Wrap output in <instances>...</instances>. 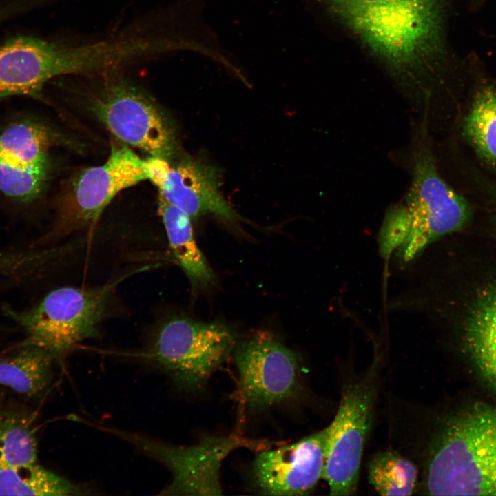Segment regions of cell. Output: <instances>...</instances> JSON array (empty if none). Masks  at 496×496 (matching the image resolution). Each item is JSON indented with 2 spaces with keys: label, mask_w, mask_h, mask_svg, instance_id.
<instances>
[{
  "label": "cell",
  "mask_w": 496,
  "mask_h": 496,
  "mask_svg": "<svg viewBox=\"0 0 496 496\" xmlns=\"http://www.w3.org/2000/svg\"><path fill=\"white\" fill-rule=\"evenodd\" d=\"M336 28L400 85L425 92L448 63V0H322Z\"/></svg>",
  "instance_id": "obj_1"
},
{
  "label": "cell",
  "mask_w": 496,
  "mask_h": 496,
  "mask_svg": "<svg viewBox=\"0 0 496 496\" xmlns=\"http://www.w3.org/2000/svg\"><path fill=\"white\" fill-rule=\"evenodd\" d=\"M428 442L421 489L431 495H496V406L450 415Z\"/></svg>",
  "instance_id": "obj_2"
},
{
  "label": "cell",
  "mask_w": 496,
  "mask_h": 496,
  "mask_svg": "<svg viewBox=\"0 0 496 496\" xmlns=\"http://www.w3.org/2000/svg\"><path fill=\"white\" fill-rule=\"evenodd\" d=\"M120 280L92 289L60 287L32 309H7L6 313L26 332L23 344L44 349L58 358L98 335L110 295Z\"/></svg>",
  "instance_id": "obj_3"
},
{
  "label": "cell",
  "mask_w": 496,
  "mask_h": 496,
  "mask_svg": "<svg viewBox=\"0 0 496 496\" xmlns=\"http://www.w3.org/2000/svg\"><path fill=\"white\" fill-rule=\"evenodd\" d=\"M380 362L376 358L361 374L344 385L334 420L326 428L322 478L333 496L355 493L364 448L373 426L377 402Z\"/></svg>",
  "instance_id": "obj_4"
},
{
  "label": "cell",
  "mask_w": 496,
  "mask_h": 496,
  "mask_svg": "<svg viewBox=\"0 0 496 496\" xmlns=\"http://www.w3.org/2000/svg\"><path fill=\"white\" fill-rule=\"evenodd\" d=\"M424 132L422 129L415 147L413 179L406 198L411 229L396 250L403 262L411 260L438 238L462 229L471 216L468 201L440 176Z\"/></svg>",
  "instance_id": "obj_5"
},
{
  "label": "cell",
  "mask_w": 496,
  "mask_h": 496,
  "mask_svg": "<svg viewBox=\"0 0 496 496\" xmlns=\"http://www.w3.org/2000/svg\"><path fill=\"white\" fill-rule=\"evenodd\" d=\"M234 345L224 324L176 316L159 329L149 355L176 384L194 389L204 384Z\"/></svg>",
  "instance_id": "obj_6"
},
{
  "label": "cell",
  "mask_w": 496,
  "mask_h": 496,
  "mask_svg": "<svg viewBox=\"0 0 496 496\" xmlns=\"http://www.w3.org/2000/svg\"><path fill=\"white\" fill-rule=\"evenodd\" d=\"M103 429L131 443L170 471L172 480L161 493L165 495H220V466L226 457L238 448L260 450L269 444L229 435L203 436L196 444L179 446L116 428Z\"/></svg>",
  "instance_id": "obj_7"
},
{
  "label": "cell",
  "mask_w": 496,
  "mask_h": 496,
  "mask_svg": "<svg viewBox=\"0 0 496 496\" xmlns=\"http://www.w3.org/2000/svg\"><path fill=\"white\" fill-rule=\"evenodd\" d=\"M94 116L125 144L169 160L176 139L170 123L138 87L123 79L102 82L90 94Z\"/></svg>",
  "instance_id": "obj_8"
},
{
  "label": "cell",
  "mask_w": 496,
  "mask_h": 496,
  "mask_svg": "<svg viewBox=\"0 0 496 496\" xmlns=\"http://www.w3.org/2000/svg\"><path fill=\"white\" fill-rule=\"evenodd\" d=\"M91 63L83 44L19 36L0 45V99L34 96L52 79L86 75Z\"/></svg>",
  "instance_id": "obj_9"
},
{
  "label": "cell",
  "mask_w": 496,
  "mask_h": 496,
  "mask_svg": "<svg viewBox=\"0 0 496 496\" xmlns=\"http://www.w3.org/2000/svg\"><path fill=\"white\" fill-rule=\"evenodd\" d=\"M240 393L260 410L291 398L300 387V370L292 351L272 335L260 332L241 342L235 353Z\"/></svg>",
  "instance_id": "obj_10"
},
{
  "label": "cell",
  "mask_w": 496,
  "mask_h": 496,
  "mask_svg": "<svg viewBox=\"0 0 496 496\" xmlns=\"http://www.w3.org/2000/svg\"><path fill=\"white\" fill-rule=\"evenodd\" d=\"M144 161L147 179L158 187L159 196L192 220L207 214L231 223L241 218L222 194L220 170L208 161L186 157L172 165L151 156Z\"/></svg>",
  "instance_id": "obj_11"
},
{
  "label": "cell",
  "mask_w": 496,
  "mask_h": 496,
  "mask_svg": "<svg viewBox=\"0 0 496 496\" xmlns=\"http://www.w3.org/2000/svg\"><path fill=\"white\" fill-rule=\"evenodd\" d=\"M327 428L293 444L260 451L251 471L258 492L267 495H308L322 478Z\"/></svg>",
  "instance_id": "obj_12"
},
{
  "label": "cell",
  "mask_w": 496,
  "mask_h": 496,
  "mask_svg": "<svg viewBox=\"0 0 496 496\" xmlns=\"http://www.w3.org/2000/svg\"><path fill=\"white\" fill-rule=\"evenodd\" d=\"M147 179L144 160L126 145L112 148L105 163L82 170L74 180L69 216L77 225L93 227L118 193Z\"/></svg>",
  "instance_id": "obj_13"
},
{
  "label": "cell",
  "mask_w": 496,
  "mask_h": 496,
  "mask_svg": "<svg viewBox=\"0 0 496 496\" xmlns=\"http://www.w3.org/2000/svg\"><path fill=\"white\" fill-rule=\"evenodd\" d=\"M464 341L478 374L496 393V281L482 289L468 311Z\"/></svg>",
  "instance_id": "obj_14"
},
{
  "label": "cell",
  "mask_w": 496,
  "mask_h": 496,
  "mask_svg": "<svg viewBox=\"0 0 496 496\" xmlns=\"http://www.w3.org/2000/svg\"><path fill=\"white\" fill-rule=\"evenodd\" d=\"M158 211L172 254L192 287L200 289L212 285L215 275L196 243L192 218L160 196Z\"/></svg>",
  "instance_id": "obj_15"
},
{
  "label": "cell",
  "mask_w": 496,
  "mask_h": 496,
  "mask_svg": "<svg viewBox=\"0 0 496 496\" xmlns=\"http://www.w3.org/2000/svg\"><path fill=\"white\" fill-rule=\"evenodd\" d=\"M55 359L44 349L23 344L16 354L0 360V384L28 397H39L50 385Z\"/></svg>",
  "instance_id": "obj_16"
},
{
  "label": "cell",
  "mask_w": 496,
  "mask_h": 496,
  "mask_svg": "<svg viewBox=\"0 0 496 496\" xmlns=\"http://www.w3.org/2000/svg\"><path fill=\"white\" fill-rule=\"evenodd\" d=\"M86 490L39 463L0 466V495H79Z\"/></svg>",
  "instance_id": "obj_17"
},
{
  "label": "cell",
  "mask_w": 496,
  "mask_h": 496,
  "mask_svg": "<svg viewBox=\"0 0 496 496\" xmlns=\"http://www.w3.org/2000/svg\"><path fill=\"white\" fill-rule=\"evenodd\" d=\"M462 132L478 156L496 169V87L487 85L477 91L464 117Z\"/></svg>",
  "instance_id": "obj_18"
},
{
  "label": "cell",
  "mask_w": 496,
  "mask_h": 496,
  "mask_svg": "<svg viewBox=\"0 0 496 496\" xmlns=\"http://www.w3.org/2000/svg\"><path fill=\"white\" fill-rule=\"evenodd\" d=\"M38 463L32 418L0 408V466L18 467Z\"/></svg>",
  "instance_id": "obj_19"
},
{
  "label": "cell",
  "mask_w": 496,
  "mask_h": 496,
  "mask_svg": "<svg viewBox=\"0 0 496 496\" xmlns=\"http://www.w3.org/2000/svg\"><path fill=\"white\" fill-rule=\"evenodd\" d=\"M53 136L45 127L32 122L14 124L0 134V159L22 166L48 162Z\"/></svg>",
  "instance_id": "obj_20"
},
{
  "label": "cell",
  "mask_w": 496,
  "mask_h": 496,
  "mask_svg": "<svg viewBox=\"0 0 496 496\" xmlns=\"http://www.w3.org/2000/svg\"><path fill=\"white\" fill-rule=\"evenodd\" d=\"M370 484L381 495H411L418 483L416 465L392 450L380 452L368 464Z\"/></svg>",
  "instance_id": "obj_21"
},
{
  "label": "cell",
  "mask_w": 496,
  "mask_h": 496,
  "mask_svg": "<svg viewBox=\"0 0 496 496\" xmlns=\"http://www.w3.org/2000/svg\"><path fill=\"white\" fill-rule=\"evenodd\" d=\"M48 169L49 162L22 166L0 159V191L21 200H32L43 188Z\"/></svg>",
  "instance_id": "obj_22"
},
{
  "label": "cell",
  "mask_w": 496,
  "mask_h": 496,
  "mask_svg": "<svg viewBox=\"0 0 496 496\" xmlns=\"http://www.w3.org/2000/svg\"><path fill=\"white\" fill-rule=\"evenodd\" d=\"M411 229V217L405 205L393 206L386 214L378 238L380 254L386 257L404 243Z\"/></svg>",
  "instance_id": "obj_23"
},
{
  "label": "cell",
  "mask_w": 496,
  "mask_h": 496,
  "mask_svg": "<svg viewBox=\"0 0 496 496\" xmlns=\"http://www.w3.org/2000/svg\"><path fill=\"white\" fill-rule=\"evenodd\" d=\"M492 198L494 203V207L496 211V186L494 187L493 191L492 192Z\"/></svg>",
  "instance_id": "obj_24"
},
{
  "label": "cell",
  "mask_w": 496,
  "mask_h": 496,
  "mask_svg": "<svg viewBox=\"0 0 496 496\" xmlns=\"http://www.w3.org/2000/svg\"><path fill=\"white\" fill-rule=\"evenodd\" d=\"M6 18V14L3 9H0V21Z\"/></svg>",
  "instance_id": "obj_25"
}]
</instances>
